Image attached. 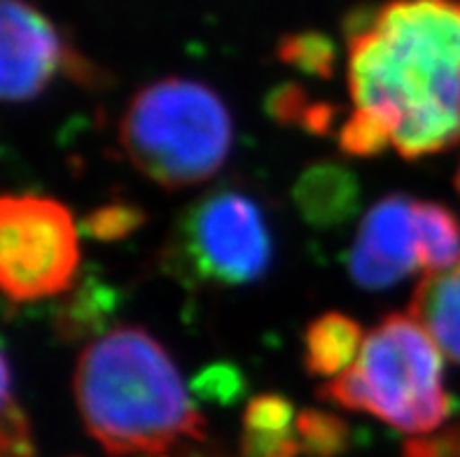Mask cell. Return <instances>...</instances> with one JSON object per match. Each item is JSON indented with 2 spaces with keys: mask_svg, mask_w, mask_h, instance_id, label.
Here are the masks:
<instances>
[{
  "mask_svg": "<svg viewBox=\"0 0 460 457\" xmlns=\"http://www.w3.org/2000/svg\"><path fill=\"white\" fill-rule=\"evenodd\" d=\"M353 112L346 154L404 159L460 143V0H391L346 22Z\"/></svg>",
  "mask_w": 460,
  "mask_h": 457,
  "instance_id": "1",
  "label": "cell"
},
{
  "mask_svg": "<svg viewBox=\"0 0 460 457\" xmlns=\"http://www.w3.org/2000/svg\"><path fill=\"white\" fill-rule=\"evenodd\" d=\"M73 385L84 427L112 457L159 455L206 439L204 416L171 355L134 324L89 343Z\"/></svg>",
  "mask_w": 460,
  "mask_h": 457,
  "instance_id": "2",
  "label": "cell"
},
{
  "mask_svg": "<svg viewBox=\"0 0 460 457\" xmlns=\"http://www.w3.org/2000/svg\"><path fill=\"white\" fill-rule=\"evenodd\" d=\"M128 162L164 189L208 182L234 143L229 108L204 82L164 77L128 101L119 122Z\"/></svg>",
  "mask_w": 460,
  "mask_h": 457,
  "instance_id": "3",
  "label": "cell"
},
{
  "mask_svg": "<svg viewBox=\"0 0 460 457\" xmlns=\"http://www.w3.org/2000/svg\"><path fill=\"white\" fill-rule=\"evenodd\" d=\"M321 400L379 417L409 435H432L451 416L442 350L411 315L381 320L356 365L321 388Z\"/></svg>",
  "mask_w": 460,
  "mask_h": 457,
  "instance_id": "4",
  "label": "cell"
},
{
  "mask_svg": "<svg viewBox=\"0 0 460 457\" xmlns=\"http://www.w3.org/2000/svg\"><path fill=\"white\" fill-rule=\"evenodd\" d=\"M274 241L260 203L220 187L194 201L175 224L166 264L182 280L204 287H241L264 278Z\"/></svg>",
  "mask_w": 460,
  "mask_h": 457,
  "instance_id": "5",
  "label": "cell"
},
{
  "mask_svg": "<svg viewBox=\"0 0 460 457\" xmlns=\"http://www.w3.org/2000/svg\"><path fill=\"white\" fill-rule=\"evenodd\" d=\"M80 268V229L64 203L0 194V294L42 302L66 294Z\"/></svg>",
  "mask_w": 460,
  "mask_h": 457,
  "instance_id": "6",
  "label": "cell"
},
{
  "mask_svg": "<svg viewBox=\"0 0 460 457\" xmlns=\"http://www.w3.org/2000/svg\"><path fill=\"white\" fill-rule=\"evenodd\" d=\"M58 75L80 84L103 80L40 10L26 0H0V101L35 99Z\"/></svg>",
  "mask_w": 460,
  "mask_h": 457,
  "instance_id": "7",
  "label": "cell"
},
{
  "mask_svg": "<svg viewBox=\"0 0 460 457\" xmlns=\"http://www.w3.org/2000/svg\"><path fill=\"white\" fill-rule=\"evenodd\" d=\"M423 271L419 201L391 194L367 210L349 252V273L360 287L388 290Z\"/></svg>",
  "mask_w": 460,
  "mask_h": 457,
  "instance_id": "8",
  "label": "cell"
},
{
  "mask_svg": "<svg viewBox=\"0 0 460 457\" xmlns=\"http://www.w3.org/2000/svg\"><path fill=\"white\" fill-rule=\"evenodd\" d=\"M295 203L302 217L318 229L344 224L360 203L356 175L339 163H315L306 168L295 185Z\"/></svg>",
  "mask_w": 460,
  "mask_h": 457,
  "instance_id": "9",
  "label": "cell"
},
{
  "mask_svg": "<svg viewBox=\"0 0 460 457\" xmlns=\"http://www.w3.org/2000/svg\"><path fill=\"white\" fill-rule=\"evenodd\" d=\"M409 315L442 353L460 365V261L447 271L423 276L409 303Z\"/></svg>",
  "mask_w": 460,
  "mask_h": 457,
  "instance_id": "10",
  "label": "cell"
},
{
  "mask_svg": "<svg viewBox=\"0 0 460 457\" xmlns=\"http://www.w3.org/2000/svg\"><path fill=\"white\" fill-rule=\"evenodd\" d=\"M365 331L344 312H325L315 318L304 336V365L321 378H337L356 365Z\"/></svg>",
  "mask_w": 460,
  "mask_h": 457,
  "instance_id": "11",
  "label": "cell"
},
{
  "mask_svg": "<svg viewBox=\"0 0 460 457\" xmlns=\"http://www.w3.org/2000/svg\"><path fill=\"white\" fill-rule=\"evenodd\" d=\"M297 416L279 394L252 400L243 416V457H297L302 453Z\"/></svg>",
  "mask_w": 460,
  "mask_h": 457,
  "instance_id": "12",
  "label": "cell"
},
{
  "mask_svg": "<svg viewBox=\"0 0 460 457\" xmlns=\"http://www.w3.org/2000/svg\"><path fill=\"white\" fill-rule=\"evenodd\" d=\"M420 243H423V271H447L460 261V222L439 203L419 201Z\"/></svg>",
  "mask_w": 460,
  "mask_h": 457,
  "instance_id": "13",
  "label": "cell"
},
{
  "mask_svg": "<svg viewBox=\"0 0 460 457\" xmlns=\"http://www.w3.org/2000/svg\"><path fill=\"white\" fill-rule=\"evenodd\" d=\"M297 435L302 451L314 457H334L349 444V429L341 417L327 411H302L297 416Z\"/></svg>",
  "mask_w": 460,
  "mask_h": 457,
  "instance_id": "14",
  "label": "cell"
},
{
  "mask_svg": "<svg viewBox=\"0 0 460 457\" xmlns=\"http://www.w3.org/2000/svg\"><path fill=\"white\" fill-rule=\"evenodd\" d=\"M279 57L306 75L330 77L334 68V45L321 33L288 35L279 45Z\"/></svg>",
  "mask_w": 460,
  "mask_h": 457,
  "instance_id": "15",
  "label": "cell"
},
{
  "mask_svg": "<svg viewBox=\"0 0 460 457\" xmlns=\"http://www.w3.org/2000/svg\"><path fill=\"white\" fill-rule=\"evenodd\" d=\"M146 220V215L138 206L131 203H111L101 206L89 213L82 222L80 232L87 233L93 241H122L128 233H134Z\"/></svg>",
  "mask_w": 460,
  "mask_h": 457,
  "instance_id": "16",
  "label": "cell"
},
{
  "mask_svg": "<svg viewBox=\"0 0 460 457\" xmlns=\"http://www.w3.org/2000/svg\"><path fill=\"white\" fill-rule=\"evenodd\" d=\"M271 112L283 122L302 124L306 128H327L334 115L327 105L311 103L297 87L279 89L271 96Z\"/></svg>",
  "mask_w": 460,
  "mask_h": 457,
  "instance_id": "17",
  "label": "cell"
},
{
  "mask_svg": "<svg viewBox=\"0 0 460 457\" xmlns=\"http://www.w3.org/2000/svg\"><path fill=\"white\" fill-rule=\"evenodd\" d=\"M0 457H33L29 420L17 406L0 413Z\"/></svg>",
  "mask_w": 460,
  "mask_h": 457,
  "instance_id": "18",
  "label": "cell"
},
{
  "mask_svg": "<svg viewBox=\"0 0 460 457\" xmlns=\"http://www.w3.org/2000/svg\"><path fill=\"white\" fill-rule=\"evenodd\" d=\"M404 457H460V425L435 436L409 441Z\"/></svg>",
  "mask_w": 460,
  "mask_h": 457,
  "instance_id": "19",
  "label": "cell"
},
{
  "mask_svg": "<svg viewBox=\"0 0 460 457\" xmlns=\"http://www.w3.org/2000/svg\"><path fill=\"white\" fill-rule=\"evenodd\" d=\"M14 409V400H12V371L7 365L5 355L0 350V413Z\"/></svg>",
  "mask_w": 460,
  "mask_h": 457,
  "instance_id": "20",
  "label": "cell"
},
{
  "mask_svg": "<svg viewBox=\"0 0 460 457\" xmlns=\"http://www.w3.org/2000/svg\"><path fill=\"white\" fill-rule=\"evenodd\" d=\"M456 189H458L460 194V168H458V175H456Z\"/></svg>",
  "mask_w": 460,
  "mask_h": 457,
  "instance_id": "21",
  "label": "cell"
}]
</instances>
